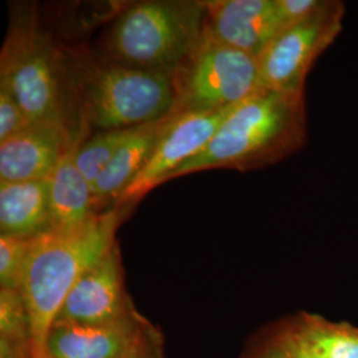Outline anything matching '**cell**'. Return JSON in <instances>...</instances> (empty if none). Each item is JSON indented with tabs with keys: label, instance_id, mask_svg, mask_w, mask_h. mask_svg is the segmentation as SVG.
I'll list each match as a JSON object with an SVG mask.
<instances>
[{
	"label": "cell",
	"instance_id": "6da1fadb",
	"mask_svg": "<svg viewBox=\"0 0 358 358\" xmlns=\"http://www.w3.org/2000/svg\"><path fill=\"white\" fill-rule=\"evenodd\" d=\"M131 207L115 206L69 229L31 239L20 282L31 322L35 358H45L48 333L78 279L115 244V232Z\"/></svg>",
	"mask_w": 358,
	"mask_h": 358
},
{
	"label": "cell",
	"instance_id": "7a4b0ae2",
	"mask_svg": "<svg viewBox=\"0 0 358 358\" xmlns=\"http://www.w3.org/2000/svg\"><path fill=\"white\" fill-rule=\"evenodd\" d=\"M306 142L304 92L260 90L231 110L205 149L171 179L214 169L250 171L275 165Z\"/></svg>",
	"mask_w": 358,
	"mask_h": 358
},
{
	"label": "cell",
	"instance_id": "3957f363",
	"mask_svg": "<svg viewBox=\"0 0 358 358\" xmlns=\"http://www.w3.org/2000/svg\"><path fill=\"white\" fill-rule=\"evenodd\" d=\"M62 50L80 125L100 131L134 128L174 110L170 75L118 64L87 50Z\"/></svg>",
	"mask_w": 358,
	"mask_h": 358
},
{
	"label": "cell",
	"instance_id": "277c9868",
	"mask_svg": "<svg viewBox=\"0 0 358 358\" xmlns=\"http://www.w3.org/2000/svg\"><path fill=\"white\" fill-rule=\"evenodd\" d=\"M0 85L20 103L32 124L80 131L66 81L63 50L41 26L31 3L11 8L10 24L0 52Z\"/></svg>",
	"mask_w": 358,
	"mask_h": 358
},
{
	"label": "cell",
	"instance_id": "5b68a950",
	"mask_svg": "<svg viewBox=\"0 0 358 358\" xmlns=\"http://www.w3.org/2000/svg\"><path fill=\"white\" fill-rule=\"evenodd\" d=\"M205 17V1L130 3L108 29L101 55L118 64L173 76L202 36Z\"/></svg>",
	"mask_w": 358,
	"mask_h": 358
},
{
	"label": "cell",
	"instance_id": "8992f818",
	"mask_svg": "<svg viewBox=\"0 0 358 358\" xmlns=\"http://www.w3.org/2000/svg\"><path fill=\"white\" fill-rule=\"evenodd\" d=\"M177 113L234 108L262 88L255 56L203 34L173 73Z\"/></svg>",
	"mask_w": 358,
	"mask_h": 358
},
{
	"label": "cell",
	"instance_id": "52a82bcc",
	"mask_svg": "<svg viewBox=\"0 0 358 358\" xmlns=\"http://www.w3.org/2000/svg\"><path fill=\"white\" fill-rule=\"evenodd\" d=\"M345 6L340 0H321L304 19L285 27L256 57L263 90L304 92L316 59L343 29Z\"/></svg>",
	"mask_w": 358,
	"mask_h": 358
},
{
	"label": "cell",
	"instance_id": "ba28073f",
	"mask_svg": "<svg viewBox=\"0 0 358 358\" xmlns=\"http://www.w3.org/2000/svg\"><path fill=\"white\" fill-rule=\"evenodd\" d=\"M235 108V106H234ZM177 113L158 142L153 157L115 206L134 207L149 192L170 180L179 167L201 153L231 110Z\"/></svg>",
	"mask_w": 358,
	"mask_h": 358
},
{
	"label": "cell",
	"instance_id": "9c48e42d",
	"mask_svg": "<svg viewBox=\"0 0 358 358\" xmlns=\"http://www.w3.org/2000/svg\"><path fill=\"white\" fill-rule=\"evenodd\" d=\"M159 333L140 312L103 324L55 321L45 358H124Z\"/></svg>",
	"mask_w": 358,
	"mask_h": 358
},
{
	"label": "cell",
	"instance_id": "30bf717a",
	"mask_svg": "<svg viewBox=\"0 0 358 358\" xmlns=\"http://www.w3.org/2000/svg\"><path fill=\"white\" fill-rule=\"evenodd\" d=\"M137 312L125 288L122 262L115 243L78 279L55 321L103 324Z\"/></svg>",
	"mask_w": 358,
	"mask_h": 358
},
{
	"label": "cell",
	"instance_id": "8fae6325",
	"mask_svg": "<svg viewBox=\"0 0 358 358\" xmlns=\"http://www.w3.org/2000/svg\"><path fill=\"white\" fill-rule=\"evenodd\" d=\"M205 7V32L255 57L291 26L279 0H208Z\"/></svg>",
	"mask_w": 358,
	"mask_h": 358
},
{
	"label": "cell",
	"instance_id": "7c38bea8",
	"mask_svg": "<svg viewBox=\"0 0 358 358\" xmlns=\"http://www.w3.org/2000/svg\"><path fill=\"white\" fill-rule=\"evenodd\" d=\"M92 129L80 131L32 124L0 142V180L20 182L48 179L68 149Z\"/></svg>",
	"mask_w": 358,
	"mask_h": 358
},
{
	"label": "cell",
	"instance_id": "4fadbf2b",
	"mask_svg": "<svg viewBox=\"0 0 358 358\" xmlns=\"http://www.w3.org/2000/svg\"><path fill=\"white\" fill-rule=\"evenodd\" d=\"M174 115L176 112L173 110L164 118L136 128L131 137L124 143L92 185L96 211L100 213L115 207L122 192L149 164L158 142Z\"/></svg>",
	"mask_w": 358,
	"mask_h": 358
},
{
	"label": "cell",
	"instance_id": "5bb4252c",
	"mask_svg": "<svg viewBox=\"0 0 358 358\" xmlns=\"http://www.w3.org/2000/svg\"><path fill=\"white\" fill-rule=\"evenodd\" d=\"M51 229L50 178L0 180V236L34 239Z\"/></svg>",
	"mask_w": 358,
	"mask_h": 358
},
{
	"label": "cell",
	"instance_id": "9a60e30c",
	"mask_svg": "<svg viewBox=\"0 0 358 358\" xmlns=\"http://www.w3.org/2000/svg\"><path fill=\"white\" fill-rule=\"evenodd\" d=\"M84 134L77 140L50 177L52 229L75 227L97 214L92 195V186L76 164L80 143L88 138Z\"/></svg>",
	"mask_w": 358,
	"mask_h": 358
},
{
	"label": "cell",
	"instance_id": "2e32d148",
	"mask_svg": "<svg viewBox=\"0 0 358 358\" xmlns=\"http://www.w3.org/2000/svg\"><path fill=\"white\" fill-rule=\"evenodd\" d=\"M322 358H358V327L313 313H299L282 322Z\"/></svg>",
	"mask_w": 358,
	"mask_h": 358
},
{
	"label": "cell",
	"instance_id": "e0dca14e",
	"mask_svg": "<svg viewBox=\"0 0 358 358\" xmlns=\"http://www.w3.org/2000/svg\"><path fill=\"white\" fill-rule=\"evenodd\" d=\"M134 128L103 130L90 136L80 143L76 153V164L90 186L113 159L117 152L124 146L134 133Z\"/></svg>",
	"mask_w": 358,
	"mask_h": 358
},
{
	"label": "cell",
	"instance_id": "ac0fdd59",
	"mask_svg": "<svg viewBox=\"0 0 358 358\" xmlns=\"http://www.w3.org/2000/svg\"><path fill=\"white\" fill-rule=\"evenodd\" d=\"M0 338L31 341V322L20 289H0Z\"/></svg>",
	"mask_w": 358,
	"mask_h": 358
},
{
	"label": "cell",
	"instance_id": "d6986e66",
	"mask_svg": "<svg viewBox=\"0 0 358 358\" xmlns=\"http://www.w3.org/2000/svg\"><path fill=\"white\" fill-rule=\"evenodd\" d=\"M31 239L0 236V289H20Z\"/></svg>",
	"mask_w": 358,
	"mask_h": 358
},
{
	"label": "cell",
	"instance_id": "ffe728a7",
	"mask_svg": "<svg viewBox=\"0 0 358 358\" xmlns=\"http://www.w3.org/2000/svg\"><path fill=\"white\" fill-rule=\"evenodd\" d=\"M31 125L32 122L27 117L20 103L13 97V93L6 87L0 85V142Z\"/></svg>",
	"mask_w": 358,
	"mask_h": 358
},
{
	"label": "cell",
	"instance_id": "44dd1931",
	"mask_svg": "<svg viewBox=\"0 0 358 358\" xmlns=\"http://www.w3.org/2000/svg\"><path fill=\"white\" fill-rule=\"evenodd\" d=\"M275 336L282 344V348L287 350L291 358H322L319 356L310 346H308L304 341L296 337L294 333L285 329L282 325H279L275 331Z\"/></svg>",
	"mask_w": 358,
	"mask_h": 358
},
{
	"label": "cell",
	"instance_id": "7402d4cb",
	"mask_svg": "<svg viewBox=\"0 0 358 358\" xmlns=\"http://www.w3.org/2000/svg\"><path fill=\"white\" fill-rule=\"evenodd\" d=\"M242 358H291L272 332L257 344L250 348Z\"/></svg>",
	"mask_w": 358,
	"mask_h": 358
},
{
	"label": "cell",
	"instance_id": "603a6c76",
	"mask_svg": "<svg viewBox=\"0 0 358 358\" xmlns=\"http://www.w3.org/2000/svg\"><path fill=\"white\" fill-rule=\"evenodd\" d=\"M124 358H165L162 334H157L146 344H143L141 348H138L137 350H134L133 353Z\"/></svg>",
	"mask_w": 358,
	"mask_h": 358
}]
</instances>
